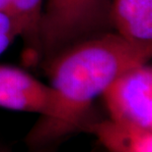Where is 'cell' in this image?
Masks as SVG:
<instances>
[{"label":"cell","instance_id":"4","mask_svg":"<svg viewBox=\"0 0 152 152\" xmlns=\"http://www.w3.org/2000/svg\"><path fill=\"white\" fill-rule=\"evenodd\" d=\"M110 120L152 130V68L133 67L115 79L103 92Z\"/></svg>","mask_w":152,"mask_h":152},{"label":"cell","instance_id":"3","mask_svg":"<svg viewBox=\"0 0 152 152\" xmlns=\"http://www.w3.org/2000/svg\"><path fill=\"white\" fill-rule=\"evenodd\" d=\"M0 107L42 115L41 137H53L74 130L56 89L20 68L0 65Z\"/></svg>","mask_w":152,"mask_h":152},{"label":"cell","instance_id":"6","mask_svg":"<svg viewBox=\"0 0 152 152\" xmlns=\"http://www.w3.org/2000/svg\"><path fill=\"white\" fill-rule=\"evenodd\" d=\"M89 129L110 152H152V130L129 127L112 120L95 123Z\"/></svg>","mask_w":152,"mask_h":152},{"label":"cell","instance_id":"9","mask_svg":"<svg viewBox=\"0 0 152 152\" xmlns=\"http://www.w3.org/2000/svg\"><path fill=\"white\" fill-rule=\"evenodd\" d=\"M0 11L8 12V13H10V14H11L10 0H0Z\"/></svg>","mask_w":152,"mask_h":152},{"label":"cell","instance_id":"5","mask_svg":"<svg viewBox=\"0 0 152 152\" xmlns=\"http://www.w3.org/2000/svg\"><path fill=\"white\" fill-rule=\"evenodd\" d=\"M110 19L118 35L152 52V0H112Z\"/></svg>","mask_w":152,"mask_h":152},{"label":"cell","instance_id":"8","mask_svg":"<svg viewBox=\"0 0 152 152\" xmlns=\"http://www.w3.org/2000/svg\"><path fill=\"white\" fill-rule=\"evenodd\" d=\"M21 27L15 17L8 12L0 11V55L21 37Z\"/></svg>","mask_w":152,"mask_h":152},{"label":"cell","instance_id":"7","mask_svg":"<svg viewBox=\"0 0 152 152\" xmlns=\"http://www.w3.org/2000/svg\"><path fill=\"white\" fill-rule=\"evenodd\" d=\"M44 0H10L11 14L21 27L25 42V58L29 63L41 57L40 25Z\"/></svg>","mask_w":152,"mask_h":152},{"label":"cell","instance_id":"2","mask_svg":"<svg viewBox=\"0 0 152 152\" xmlns=\"http://www.w3.org/2000/svg\"><path fill=\"white\" fill-rule=\"evenodd\" d=\"M112 0H47L40 25L44 62L60 51L112 28Z\"/></svg>","mask_w":152,"mask_h":152},{"label":"cell","instance_id":"1","mask_svg":"<svg viewBox=\"0 0 152 152\" xmlns=\"http://www.w3.org/2000/svg\"><path fill=\"white\" fill-rule=\"evenodd\" d=\"M151 53L107 31L71 45L48 60L51 86L62 97L74 130L83 126L93 100L125 71L146 64Z\"/></svg>","mask_w":152,"mask_h":152}]
</instances>
